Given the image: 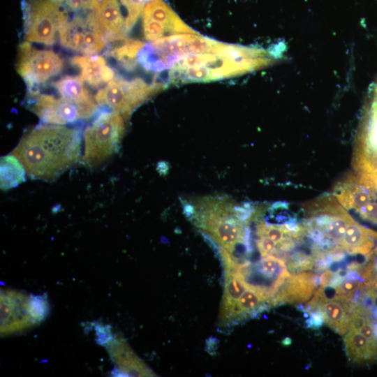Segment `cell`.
<instances>
[{
  "mask_svg": "<svg viewBox=\"0 0 377 377\" xmlns=\"http://www.w3.org/2000/svg\"><path fill=\"white\" fill-rule=\"evenodd\" d=\"M272 306L270 298L263 292L248 286L238 300L230 324L259 313Z\"/></svg>",
  "mask_w": 377,
  "mask_h": 377,
  "instance_id": "cell-20",
  "label": "cell"
},
{
  "mask_svg": "<svg viewBox=\"0 0 377 377\" xmlns=\"http://www.w3.org/2000/svg\"><path fill=\"white\" fill-rule=\"evenodd\" d=\"M27 108L43 124L67 125L87 119L98 112V105H80L61 96L41 93L39 89L28 90Z\"/></svg>",
  "mask_w": 377,
  "mask_h": 377,
  "instance_id": "cell-6",
  "label": "cell"
},
{
  "mask_svg": "<svg viewBox=\"0 0 377 377\" xmlns=\"http://www.w3.org/2000/svg\"><path fill=\"white\" fill-rule=\"evenodd\" d=\"M142 15V17L151 18L163 24L168 30L169 34H198L185 24L163 0L149 1L145 5Z\"/></svg>",
  "mask_w": 377,
  "mask_h": 377,
  "instance_id": "cell-16",
  "label": "cell"
},
{
  "mask_svg": "<svg viewBox=\"0 0 377 377\" xmlns=\"http://www.w3.org/2000/svg\"><path fill=\"white\" fill-rule=\"evenodd\" d=\"M193 223L219 246L230 255L250 249L249 235L244 223L251 212L223 196L191 199L184 205Z\"/></svg>",
  "mask_w": 377,
  "mask_h": 377,
  "instance_id": "cell-2",
  "label": "cell"
},
{
  "mask_svg": "<svg viewBox=\"0 0 377 377\" xmlns=\"http://www.w3.org/2000/svg\"><path fill=\"white\" fill-rule=\"evenodd\" d=\"M248 286L238 275L226 272V283L219 316L220 324H230L237 302Z\"/></svg>",
  "mask_w": 377,
  "mask_h": 377,
  "instance_id": "cell-21",
  "label": "cell"
},
{
  "mask_svg": "<svg viewBox=\"0 0 377 377\" xmlns=\"http://www.w3.org/2000/svg\"><path fill=\"white\" fill-rule=\"evenodd\" d=\"M309 327L312 328H318L323 323V316L318 311H315L311 313V318L307 321Z\"/></svg>",
  "mask_w": 377,
  "mask_h": 377,
  "instance_id": "cell-32",
  "label": "cell"
},
{
  "mask_svg": "<svg viewBox=\"0 0 377 377\" xmlns=\"http://www.w3.org/2000/svg\"><path fill=\"white\" fill-rule=\"evenodd\" d=\"M68 11L93 10L94 0H54Z\"/></svg>",
  "mask_w": 377,
  "mask_h": 377,
  "instance_id": "cell-29",
  "label": "cell"
},
{
  "mask_svg": "<svg viewBox=\"0 0 377 377\" xmlns=\"http://www.w3.org/2000/svg\"><path fill=\"white\" fill-rule=\"evenodd\" d=\"M80 128L41 124L26 131L10 154L34 179L53 181L82 158Z\"/></svg>",
  "mask_w": 377,
  "mask_h": 377,
  "instance_id": "cell-1",
  "label": "cell"
},
{
  "mask_svg": "<svg viewBox=\"0 0 377 377\" xmlns=\"http://www.w3.org/2000/svg\"><path fill=\"white\" fill-rule=\"evenodd\" d=\"M357 211L364 219L377 223V203L370 202Z\"/></svg>",
  "mask_w": 377,
  "mask_h": 377,
  "instance_id": "cell-31",
  "label": "cell"
},
{
  "mask_svg": "<svg viewBox=\"0 0 377 377\" xmlns=\"http://www.w3.org/2000/svg\"><path fill=\"white\" fill-rule=\"evenodd\" d=\"M124 133L121 114L110 110L98 112L83 132V164L94 168L108 160L119 151Z\"/></svg>",
  "mask_w": 377,
  "mask_h": 377,
  "instance_id": "cell-3",
  "label": "cell"
},
{
  "mask_svg": "<svg viewBox=\"0 0 377 377\" xmlns=\"http://www.w3.org/2000/svg\"><path fill=\"white\" fill-rule=\"evenodd\" d=\"M376 239L377 232L357 223L353 219L339 244L341 250L349 253L368 256L374 249Z\"/></svg>",
  "mask_w": 377,
  "mask_h": 377,
  "instance_id": "cell-15",
  "label": "cell"
},
{
  "mask_svg": "<svg viewBox=\"0 0 377 377\" xmlns=\"http://www.w3.org/2000/svg\"><path fill=\"white\" fill-rule=\"evenodd\" d=\"M28 309L35 322L40 323L48 313V303L46 298L41 295H30Z\"/></svg>",
  "mask_w": 377,
  "mask_h": 377,
  "instance_id": "cell-27",
  "label": "cell"
},
{
  "mask_svg": "<svg viewBox=\"0 0 377 377\" xmlns=\"http://www.w3.org/2000/svg\"><path fill=\"white\" fill-rule=\"evenodd\" d=\"M80 76L66 75L52 83L59 96L80 105H96Z\"/></svg>",
  "mask_w": 377,
  "mask_h": 377,
  "instance_id": "cell-19",
  "label": "cell"
},
{
  "mask_svg": "<svg viewBox=\"0 0 377 377\" xmlns=\"http://www.w3.org/2000/svg\"><path fill=\"white\" fill-rule=\"evenodd\" d=\"M105 347L116 366L129 376H154V373L136 355L121 337L110 338Z\"/></svg>",
  "mask_w": 377,
  "mask_h": 377,
  "instance_id": "cell-12",
  "label": "cell"
},
{
  "mask_svg": "<svg viewBox=\"0 0 377 377\" xmlns=\"http://www.w3.org/2000/svg\"><path fill=\"white\" fill-rule=\"evenodd\" d=\"M256 233L258 237L267 236L279 244L286 240L285 236L290 235L285 226L269 225L265 223H260L257 226Z\"/></svg>",
  "mask_w": 377,
  "mask_h": 377,
  "instance_id": "cell-26",
  "label": "cell"
},
{
  "mask_svg": "<svg viewBox=\"0 0 377 377\" xmlns=\"http://www.w3.org/2000/svg\"><path fill=\"white\" fill-rule=\"evenodd\" d=\"M145 45L142 41L126 38L110 43L104 54L113 58L124 70L132 71L137 67L138 53Z\"/></svg>",
  "mask_w": 377,
  "mask_h": 377,
  "instance_id": "cell-18",
  "label": "cell"
},
{
  "mask_svg": "<svg viewBox=\"0 0 377 377\" xmlns=\"http://www.w3.org/2000/svg\"><path fill=\"white\" fill-rule=\"evenodd\" d=\"M24 38L53 45L60 29L68 21V10L54 0H22Z\"/></svg>",
  "mask_w": 377,
  "mask_h": 377,
  "instance_id": "cell-5",
  "label": "cell"
},
{
  "mask_svg": "<svg viewBox=\"0 0 377 377\" xmlns=\"http://www.w3.org/2000/svg\"><path fill=\"white\" fill-rule=\"evenodd\" d=\"M29 296L15 290H1L0 296L1 334L25 330L37 324L29 309Z\"/></svg>",
  "mask_w": 377,
  "mask_h": 377,
  "instance_id": "cell-9",
  "label": "cell"
},
{
  "mask_svg": "<svg viewBox=\"0 0 377 377\" xmlns=\"http://www.w3.org/2000/svg\"><path fill=\"white\" fill-rule=\"evenodd\" d=\"M70 62L80 71L81 78L94 88L101 87L114 77V70L101 55H76Z\"/></svg>",
  "mask_w": 377,
  "mask_h": 377,
  "instance_id": "cell-14",
  "label": "cell"
},
{
  "mask_svg": "<svg viewBox=\"0 0 377 377\" xmlns=\"http://www.w3.org/2000/svg\"><path fill=\"white\" fill-rule=\"evenodd\" d=\"M58 36L64 48L84 55L96 54L109 43L94 10L77 13L60 29Z\"/></svg>",
  "mask_w": 377,
  "mask_h": 377,
  "instance_id": "cell-7",
  "label": "cell"
},
{
  "mask_svg": "<svg viewBox=\"0 0 377 377\" xmlns=\"http://www.w3.org/2000/svg\"><path fill=\"white\" fill-rule=\"evenodd\" d=\"M376 315H377V311H376ZM374 325H375V333H376V339H377V323H374Z\"/></svg>",
  "mask_w": 377,
  "mask_h": 377,
  "instance_id": "cell-33",
  "label": "cell"
},
{
  "mask_svg": "<svg viewBox=\"0 0 377 377\" xmlns=\"http://www.w3.org/2000/svg\"><path fill=\"white\" fill-rule=\"evenodd\" d=\"M355 304L334 295L328 299L325 294L324 288L320 286L306 307L310 311H318L323 316L324 323L340 335H344L349 330L350 314Z\"/></svg>",
  "mask_w": 377,
  "mask_h": 377,
  "instance_id": "cell-10",
  "label": "cell"
},
{
  "mask_svg": "<svg viewBox=\"0 0 377 377\" xmlns=\"http://www.w3.org/2000/svg\"><path fill=\"white\" fill-rule=\"evenodd\" d=\"M346 355L353 363L366 364L377 360V343L360 332L349 329L343 337Z\"/></svg>",
  "mask_w": 377,
  "mask_h": 377,
  "instance_id": "cell-17",
  "label": "cell"
},
{
  "mask_svg": "<svg viewBox=\"0 0 377 377\" xmlns=\"http://www.w3.org/2000/svg\"><path fill=\"white\" fill-rule=\"evenodd\" d=\"M1 188L6 191L17 186L26 179V170L13 155L1 158Z\"/></svg>",
  "mask_w": 377,
  "mask_h": 377,
  "instance_id": "cell-22",
  "label": "cell"
},
{
  "mask_svg": "<svg viewBox=\"0 0 377 377\" xmlns=\"http://www.w3.org/2000/svg\"><path fill=\"white\" fill-rule=\"evenodd\" d=\"M142 29L144 38L149 41H154L169 34L163 24L145 17H142Z\"/></svg>",
  "mask_w": 377,
  "mask_h": 377,
  "instance_id": "cell-28",
  "label": "cell"
},
{
  "mask_svg": "<svg viewBox=\"0 0 377 377\" xmlns=\"http://www.w3.org/2000/svg\"><path fill=\"white\" fill-rule=\"evenodd\" d=\"M352 220V217L342 209L339 212L333 214L329 222L322 230L329 240L339 243Z\"/></svg>",
  "mask_w": 377,
  "mask_h": 377,
  "instance_id": "cell-24",
  "label": "cell"
},
{
  "mask_svg": "<svg viewBox=\"0 0 377 377\" xmlns=\"http://www.w3.org/2000/svg\"><path fill=\"white\" fill-rule=\"evenodd\" d=\"M256 246L262 257L272 255L276 251V244L267 236L258 237Z\"/></svg>",
  "mask_w": 377,
  "mask_h": 377,
  "instance_id": "cell-30",
  "label": "cell"
},
{
  "mask_svg": "<svg viewBox=\"0 0 377 377\" xmlns=\"http://www.w3.org/2000/svg\"><path fill=\"white\" fill-rule=\"evenodd\" d=\"M317 286V276L313 273L290 274L272 298V305L304 302L311 297Z\"/></svg>",
  "mask_w": 377,
  "mask_h": 377,
  "instance_id": "cell-11",
  "label": "cell"
},
{
  "mask_svg": "<svg viewBox=\"0 0 377 377\" xmlns=\"http://www.w3.org/2000/svg\"><path fill=\"white\" fill-rule=\"evenodd\" d=\"M64 65V59L52 50L35 48L26 40L19 45L16 69L27 91L38 89L60 74Z\"/></svg>",
  "mask_w": 377,
  "mask_h": 377,
  "instance_id": "cell-8",
  "label": "cell"
},
{
  "mask_svg": "<svg viewBox=\"0 0 377 377\" xmlns=\"http://www.w3.org/2000/svg\"><path fill=\"white\" fill-rule=\"evenodd\" d=\"M93 10L109 43L126 38L125 20L118 0H94Z\"/></svg>",
  "mask_w": 377,
  "mask_h": 377,
  "instance_id": "cell-13",
  "label": "cell"
},
{
  "mask_svg": "<svg viewBox=\"0 0 377 377\" xmlns=\"http://www.w3.org/2000/svg\"><path fill=\"white\" fill-rule=\"evenodd\" d=\"M151 0H120L121 3L127 10L128 15L125 20V26L127 33L135 24L140 15L142 13L145 5Z\"/></svg>",
  "mask_w": 377,
  "mask_h": 377,
  "instance_id": "cell-25",
  "label": "cell"
},
{
  "mask_svg": "<svg viewBox=\"0 0 377 377\" xmlns=\"http://www.w3.org/2000/svg\"><path fill=\"white\" fill-rule=\"evenodd\" d=\"M367 256L360 275L365 285V296L375 301L377 300V247Z\"/></svg>",
  "mask_w": 377,
  "mask_h": 377,
  "instance_id": "cell-23",
  "label": "cell"
},
{
  "mask_svg": "<svg viewBox=\"0 0 377 377\" xmlns=\"http://www.w3.org/2000/svg\"><path fill=\"white\" fill-rule=\"evenodd\" d=\"M165 87L162 82L148 84L140 77L128 80L114 77L98 91L94 98L98 106L109 108L126 119Z\"/></svg>",
  "mask_w": 377,
  "mask_h": 377,
  "instance_id": "cell-4",
  "label": "cell"
}]
</instances>
